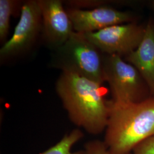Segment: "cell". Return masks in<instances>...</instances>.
<instances>
[{
  "label": "cell",
  "mask_w": 154,
  "mask_h": 154,
  "mask_svg": "<svg viewBox=\"0 0 154 154\" xmlns=\"http://www.w3.org/2000/svg\"><path fill=\"white\" fill-rule=\"evenodd\" d=\"M102 85L76 73L62 71L56 91L72 122L91 134L106 130L110 113L109 102Z\"/></svg>",
  "instance_id": "obj_1"
},
{
  "label": "cell",
  "mask_w": 154,
  "mask_h": 154,
  "mask_svg": "<svg viewBox=\"0 0 154 154\" xmlns=\"http://www.w3.org/2000/svg\"><path fill=\"white\" fill-rule=\"evenodd\" d=\"M105 142L111 154H130L154 136V97L137 103L109 102Z\"/></svg>",
  "instance_id": "obj_2"
},
{
  "label": "cell",
  "mask_w": 154,
  "mask_h": 154,
  "mask_svg": "<svg viewBox=\"0 0 154 154\" xmlns=\"http://www.w3.org/2000/svg\"><path fill=\"white\" fill-rule=\"evenodd\" d=\"M102 54L85 34L74 32L55 49L54 63L62 71L72 72L102 85L105 79Z\"/></svg>",
  "instance_id": "obj_3"
},
{
  "label": "cell",
  "mask_w": 154,
  "mask_h": 154,
  "mask_svg": "<svg viewBox=\"0 0 154 154\" xmlns=\"http://www.w3.org/2000/svg\"><path fill=\"white\" fill-rule=\"evenodd\" d=\"M103 69L113 102L137 103L151 97L147 83L138 70L121 56L103 54Z\"/></svg>",
  "instance_id": "obj_4"
},
{
  "label": "cell",
  "mask_w": 154,
  "mask_h": 154,
  "mask_svg": "<svg viewBox=\"0 0 154 154\" xmlns=\"http://www.w3.org/2000/svg\"><path fill=\"white\" fill-rule=\"evenodd\" d=\"M144 32L145 26L130 22L113 25L85 35L102 54L126 57L138 48Z\"/></svg>",
  "instance_id": "obj_5"
},
{
  "label": "cell",
  "mask_w": 154,
  "mask_h": 154,
  "mask_svg": "<svg viewBox=\"0 0 154 154\" xmlns=\"http://www.w3.org/2000/svg\"><path fill=\"white\" fill-rule=\"evenodd\" d=\"M42 30V14L38 1L29 0L23 3L20 20L11 38L0 49L1 60L20 55L28 50Z\"/></svg>",
  "instance_id": "obj_6"
},
{
  "label": "cell",
  "mask_w": 154,
  "mask_h": 154,
  "mask_svg": "<svg viewBox=\"0 0 154 154\" xmlns=\"http://www.w3.org/2000/svg\"><path fill=\"white\" fill-rule=\"evenodd\" d=\"M66 11L74 31L83 34L96 32L116 25L135 22V19L130 11H121L106 6L88 10L70 8Z\"/></svg>",
  "instance_id": "obj_7"
},
{
  "label": "cell",
  "mask_w": 154,
  "mask_h": 154,
  "mask_svg": "<svg viewBox=\"0 0 154 154\" xmlns=\"http://www.w3.org/2000/svg\"><path fill=\"white\" fill-rule=\"evenodd\" d=\"M42 30L46 42L54 49L64 44L74 29L71 20L60 0H39Z\"/></svg>",
  "instance_id": "obj_8"
},
{
  "label": "cell",
  "mask_w": 154,
  "mask_h": 154,
  "mask_svg": "<svg viewBox=\"0 0 154 154\" xmlns=\"http://www.w3.org/2000/svg\"><path fill=\"white\" fill-rule=\"evenodd\" d=\"M126 60L134 66L149 86L154 97V22L149 21L145 26L143 39L138 48L126 55Z\"/></svg>",
  "instance_id": "obj_9"
},
{
  "label": "cell",
  "mask_w": 154,
  "mask_h": 154,
  "mask_svg": "<svg viewBox=\"0 0 154 154\" xmlns=\"http://www.w3.org/2000/svg\"><path fill=\"white\" fill-rule=\"evenodd\" d=\"M83 137V132L79 129H74L67 134L55 145L39 154H83V150L72 152V147Z\"/></svg>",
  "instance_id": "obj_10"
},
{
  "label": "cell",
  "mask_w": 154,
  "mask_h": 154,
  "mask_svg": "<svg viewBox=\"0 0 154 154\" xmlns=\"http://www.w3.org/2000/svg\"><path fill=\"white\" fill-rule=\"evenodd\" d=\"M18 4L14 0H0V40L3 44L9 34L11 17Z\"/></svg>",
  "instance_id": "obj_11"
},
{
  "label": "cell",
  "mask_w": 154,
  "mask_h": 154,
  "mask_svg": "<svg viewBox=\"0 0 154 154\" xmlns=\"http://www.w3.org/2000/svg\"><path fill=\"white\" fill-rule=\"evenodd\" d=\"M83 154H111L104 142L93 140L86 143Z\"/></svg>",
  "instance_id": "obj_12"
},
{
  "label": "cell",
  "mask_w": 154,
  "mask_h": 154,
  "mask_svg": "<svg viewBox=\"0 0 154 154\" xmlns=\"http://www.w3.org/2000/svg\"><path fill=\"white\" fill-rule=\"evenodd\" d=\"M132 152V154H154V136L139 144Z\"/></svg>",
  "instance_id": "obj_13"
},
{
  "label": "cell",
  "mask_w": 154,
  "mask_h": 154,
  "mask_svg": "<svg viewBox=\"0 0 154 154\" xmlns=\"http://www.w3.org/2000/svg\"><path fill=\"white\" fill-rule=\"evenodd\" d=\"M152 9H153L154 11V1H152Z\"/></svg>",
  "instance_id": "obj_14"
}]
</instances>
